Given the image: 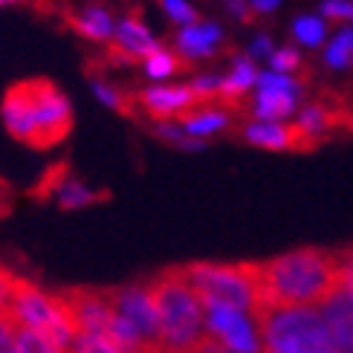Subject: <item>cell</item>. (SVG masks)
<instances>
[{"instance_id": "cell-1", "label": "cell", "mask_w": 353, "mask_h": 353, "mask_svg": "<svg viewBox=\"0 0 353 353\" xmlns=\"http://www.w3.org/2000/svg\"><path fill=\"white\" fill-rule=\"evenodd\" d=\"M342 249L304 246L278 258L258 261L255 278V304L258 307H310L321 304L339 287L342 278Z\"/></svg>"}, {"instance_id": "cell-2", "label": "cell", "mask_w": 353, "mask_h": 353, "mask_svg": "<svg viewBox=\"0 0 353 353\" xmlns=\"http://www.w3.org/2000/svg\"><path fill=\"white\" fill-rule=\"evenodd\" d=\"M0 119L12 139L35 151L55 148L72 130L70 99L47 79H26L12 84L0 101Z\"/></svg>"}, {"instance_id": "cell-3", "label": "cell", "mask_w": 353, "mask_h": 353, "mask_svg": "<svg viewBox=\"0 0 353 353\" xmlns=\"http://www.w3.org/2000/svg\"><path fill=\"white\" fill-rule=\"evenodd\" d=\"M154 310L163 333V353H185L205 327V307L191 290L183 267H168L148 278Z\"/></svg>"}, {"instance_id": "cell-4", "label": "cell", "mask_w": 353, "mask_h": 353, "mask_svg": "<svg viewBox=\"0 0 353 353\" xmlns=\"http://www.w3.org/2000/svg\"><path fill=\"white\" fill-rule=\"evenodd\" d=\"M249 316L261 353H342L325 316L310 307H258Z\"/></svg>"}, {"instance_id": "cell-5", "label": "cell", "mask_w": 353, "mask_h": 353, "mask_svg": "<svg viewBox=\"0 0 353 353\" xmlns=\"http://www.w3.org/2000/svg\"><path fill=\"white\" fill-rule=\"evenodd\" d=\"M183 270L205 310L252 313L258 261H243V263L197 261V263H183Z\"/></svg>"}, {"instance_id": "cell-6", "label": "cell", "mask_w": 353, "mask_h": 353, "mask_svg": "<svg viewBox=\"0 0 353 353\" xmlns=\"http://www.w3.org/2000/svg\"><path fill=\"white\" fill-rule=\"evenodd\" d=\"M9 316L14 319L18 327L50 336L55 345H61L67 350L72 347V342H76V336H79V327H76V321H72L64 292H47L21 275H18V284H14V292H12Z\"/></svg>"}, {"instance_id": "cell-7", "label": "cell", "mask_w": 353, "mask_h": 353, "mask_svg": "<svg viewBox=\"0 0 353 353\" xmlns=\"http://www.w3.org/2000/svg\"><path fill=\"white\" fill-rule=\"evenodd\" d=\"M108 292H110L113 310L139 333V339L151 350L163 353V333H159V319H157V310H154L148 281L125 284V287H108Z\"/></svg>"}, {"instance_id": "cell-8", "label": "cell", "mask_w": 353, "mask_h": 353, "mask_svg": "<svg viewBox=\"0 0 353 353\" xmlns=\"http://www.w3.org/2000/svg\"><path fill=\"white\" fill-rule=\"evenodd\" d=\"M64 299L72 313V321H76V327H79V336L81 333L105 336L108 333L110 316H113V301H110L108 290L72 287V290H64Z\"/></svg>"}, {"instance_id": "cell-9", "label": "cell", "mask_w": 353, "mask_h": 353, "mask_svg": "<svg viewBox=\"0 0 353 353\" xmlns=\"http://www.w3.org/2000/svg\"><path fill=\"white\" fill-rule=\"evenodd\" d=\"M137 101L154 122H176L183 113L197 108V99L188 84H154L142 90Z\"/></svg>"}, {"instance_id": "cell-10", "label": "cell", "mask_w": 353, "mask_h": 353, "mask_svg": "<svg viewBox=\"0 0 353 353\" xmlns=\"http://www.w3.org/2000/svg\"><path fill=\"white\" fill-rule=\"evenodd\" d=\"M38 197H52L61 209H87L99 200L108 197V191H96L90 185H84L72 174H67V165L50 168V174L38 185Z\"/></svg>"}, {"instance_id": "cell-11", "label": "cell", "mask_w": 353, "mask_h": 353, "mask_svg": "<svg viewBox=\"0 0 353 353\" xmlns=\"http://www.w3.org/2000/svg\"><path fill=\"white\" fill-rule=\"evenodd\" d=\"M205 330L234 353H261L255 321L249 325L243 313L234 310H205Z\"/></svg>"}, {"instance_id": "cell-12", "label": "cell", "mask_w": 353, "mask_h": 353, "mask_svg": "<svg viewBox=\"0 0 353 353\" xmlns=\"http://www.w3.org/2000/svg\"><path fill=\"white\" fill-rule=\"evenodd\" d=\"M243 139L255 145V148H267V151H307L319 142L316 137H307L299 125L258 122V119H252L243 128Z\"/></svg>"}, {"instance_id": "cell-13", "label": "cell", "mask_w": 353, "mask_h": 353, "mask_svg": "<svg viewBox=\"0 0 353 353\" xmlns=\"http://www.w3.org/2000/svg\"><path fill=\"white\" fill-rule=\"evenodd\" d=\"M223 41H226V32L217 21H194L176 29L174 50L185 61H205V58H214L220 52Z\"/></svg>"}, {"instance_id": "cell-14", "label": "cell", "mask_w": 353, "mask_h": 353, "mask_svg": "<svg viewBox=\"0 0 353 353\" xmlns=\"http://www.w3.org/2000/svg\"><path fill=\"white\" fill-rule=\"evenodd\" d=\"M319 313L325 316L339 350L353 353V292L339 281V287L319 304Z\"/></svg>"}, {"instance_id": "cell-15", "label": "cell", "mask_w": 353, "mask_h": 353, "mask_svg": "<svg viewBox=\"0 0 353 353\" xmlns=\"http://www.w3.org/2000/svg\"><path fill=\"white\" fill-rule=\"evenodd\" d=\"M113 50H116V55H122L125 61H137V58L145 61L154 50H159V41L137 14H125V18L116 21Z\"/></svg>"}, {"instance_id": "cell-16", "label": "cell", "mask_w": 353, "mask_h": 353, "mask_svg": "<svg viewBox=\"0 0 353 353\" xmlns=\"http://www.w3.org/2000/svg\"><path fill=\"white\" fill-rule=\"evenodd\" d=\"M299 99H301V90H272V87L255 90L252 119H258V122H284L296 113Z\"/></svg>"}, {"instance_id": "cell-17", "label": "cell", "mask_w": 353, "mask_h": 353, "mask_svg": "<svg viewBox=\"0 0 353 353\" xmlns=\"http://www.w3.org/2000/svg\"><path fill=\"white\" fill-rule=\"evenodd\" d=\"M183 130L188 137H197V139H209L220 130H226L229 122H232V113L226 108H217V105H197L191 108L188 113H183L180 119Z\"/></svg>"}, {"instance_id": "cell-18", "label": "cell", "mask_w": 353, "mask_h": 353, "mask_svg": "<svg viewBox=\"0 0 353 353\" xmlns=\"http://www.w3.org/2000/svg\"><path fill=\"white\" fill-rule=\"evenodd\" d=\"M258 67L249 55H234L232 58V67L223 79H220V99L234 105V101H241L249 90H255L258 84Z\"/></svg>"}, {"instance_id": "cell-19", "label": "cell", "mask_w": 353, "mask_h": 353, "mask_svg": "<svg viewBox=\"0 0 353 353\" xmlns=\"http://www.w3.org/2000/svg\"><path fill=\"white\" fill-rule=\"evenodd\" d=\"M72 29H76L79 35H84L87 41L105 43V41H113L116 21L105 6H84L76 18H72Z\"/></svg>"}, {"instance_id": "cell-20", "label": "cell", "mask_w": 353, "mask_h": 353, "mask_svg": "<svg viewBox=\"0 0 353 353\" xmlns=\"http://www.w3.org/2000/svg\"><path fill=\"white\" fill-rule=\"evenodd\" d=\"M290 35L296 38V43H301L304 50H319L325 47L330 32H327V21L321 18L319 12H304V14H296L290 23Z\"/></svg>"}, {"instance_id": "cell-21", "label": "cell", "mask_w": 353, "mask_h": 353, "mask_svg": "<svg viewBox=\"0 0 353 353\" xmlns=\"http://www.w3.org/2000/svg\"><path fill=\"white\" fill-rule=\"evenodd\" d=\"M325 67L350 70L353 67V23H342L325 43Z\"/></svg>"}, {"instance_id": "cell-22", "label": "cell", "mask_w": 353, "mask_h": 353, "mask_svg": "<svg viewBox=\"0 0 353 353\" xmlns=\"http://www.w3.org/2000/svg\"><path fill=\"white\" fill-rule=\"evenodd\" d=\"M142 70H145V76H148V79L163 81V79L176 76V72L183 70V61H180V55H176V52L159 47V50H154V52L142 61Z\"/></svg>"}, {"instance_id": "cell-23", "label": "cell", "mask_w": 353, "mask_h": 353, "mask_svg": "<svg viewBox=\"0 0 353 353\" xmlns=\"http://www.w3.org/2000/svg\"><path fill=\"white\" fill-rule=\"evenodd\" d=\"M18 350L21 353H70L67 347L55 345L50 336L35 333V330H26V327H18Z\"/></svg>"}, {"instance_id": "cell-24", "label": "cell", "mask_w": 353, "mask_h": 353, "mask_svg": "<svg viewBox=\"0 0 353 353\" xmlns=\"http://www.w3.org/2000/svg\"><path fill=\"white\" fill-rule=\"evenodd\" d=\"M307 137H316L319 139V134L321 130H327L330 125H333V119H330V113L321 108V105H307L301 113H299V122H296Z\"/></svg>"}, {"instance_id": "cell-25", "label": "cell", "mask_w": 353, "mask_h": 353, "mask_svg": "<svg viewBox=\"0 0 353 353\" xmlns=\"http://www.w3.org/2000/svg\"><path fill=\"white\" fill-rule=\"evenodd\" d=\"M159 6H163L165 18H168L171 23H176V26H188V23L200 21L197 6L191 3V0H159Z\"/></svg>"}, {"instance_id": "cell-26", "label": "cell", "mask_w": 353, "mask_h": 353, "mask_svg": "<svg viewBox=\"0 0 353 353\" xmlns=\"http://www.w3.org/2000/svg\"><path fill=\"white\" fill-rule=\"evenodd\" d=\"M220 79L223 76H212V72H200V76L191 79V93H194L197 105H209V101L220 99Z\"/></svg>"}, {"instance_id": "cell-27", "label": "cell", "mask_w": 353, "mask_h": 353, "mask_svg": "<svg viewBox=\"0 0 353 353\" xmlns=\"http://www.w3.org/2000/svg\"><path fill=\"white\" fill-rule=\"evenodd\" d=\"M70 353H125L116 342H110L108 336H90V333H81L76 336Z\"/></svg>"}, {"instance_id": "cell-28", "label": "cell", "mask_w": 353, "mask_h": 353, "mask_svg": "<svg viewBox=\"0 0 353 353\" xmlns=\"http://www.w3.org/2000/svg\"><path fill=\"white\" fill-rule=\"evenodd\" d=\"M90 87H93L96 99H99L105 108H110V110H119V113H128V110H130V108H128V99L122 96V90H116L113 84L101 81V79H93V81H90Z\"/></svg>"}, {"instance_id": "cell-29", "label": "cell", "mask_w": 353, "mask_h": 353, "mask_svg": "<svg viewBox=\"0 0 353 353\" xmlns=\"http://www.w3.org/2000/svg\"><path fill=\"white\" fill-rule=\"evenodd\" d=\"M267 64H270V70H275V72H296L299 67H301V52L296 50V47H275L272 50V55L267 58Z\"/></svg>"}, {"instance_id": "cell-30", "label": "cell", "mask_w": 353, "mask_h": 353, "mask_svg": "<svg viewBox=\"0 0 353 353\" xmlns=\"http://www.w3.org/2000/svg\"><path fill=\"white\" fill-rule=\"evenodd\" d=\"M319 14L325 21H339V23H353V0H321Z\"/></svg>"}, {"instance_id": "cell-31", "label": "cell", "mask_w": 353, "mask_h": 353, "mask_svg": "<svg viewBox=\"0 0 353 353\" xmlns=\"http://www.w3.org/2000/svg\"><path fill=\"white\" fill-rule=\"evenodd\" d=\"M0 353H21L18 350V325L9 313H0Z\"/></svg>"}, {"instance_id": "cell-32", "label": "cell", "mask_w": 353, "mask_h": 353, "mask_svg": "<svg viewBox=\"0 0 353 353\" xmlns=\"http://www.w3.org/2000/svg\"><path fill=\"white\" fill-rule=\"evenodd\" d=\"M14 284H18V275H14L12 270H6L3 263H0V313H9Z\"/></svg>"}, {"instance_id": "cell-33", "label": "cell", "mask_w": 353, "mask_h": 353, "mask_svg": "<svg viewBox=\"0 0 353 353\" xmlns=\"http://www.w3.org/2000/svg\"><path fill=\"white\" fill-rule=\"evenodd\" d=\"M275 50V43L267 32H258L252 41H249V47H246V55L252 58V61H263V58H270Z\"/></svg>"}, {"instance_id": "cell-34", "label": "cell", "mask_w": 353, "mask_h": 353, "mask_svg": "<svg viewBox=\"0 0 353 353\" xmlns=\"http://www.w3.org/2000/svg\"><path fill=\"white\" fill-rule=\"evenodd\" d=\"M185 353H234V350H229V347H226L223 342H220V339H214L212 333H203L200 339H197L194 345H191Z\"/></svg>"}, {"instance_id": "cell-35", "label": "cell", "mask_w": 353, "mask_h": 353, "mask_svg": "<svg viewBox=\"0 0 353 353\" xmlns=\"http://www.w3.org/2000/svg\"><path fill=\"white\" fill-rule=\"evenodd\" d=\"M223 12L229 14L232 21H238V23L252 21V9H249L246 0H223Z\"/></svg>"}, {"instance_id": "cell-36", "label": "cell", "mask_w": 353, "mask_h": 353, "mask_svg": "<svg viewBox=\"0 0 353 353\" xmlns=\"http://www.w3.org/2000/svg\"><path fill=\"white\" fill-rule=\"evenodd\" d=\"M246 3L258 18H267V14H275L278 9H281V0H246Z\"/></svg>"}, {"instance_id": "cell-37", "label": "cell", "mask_w": 353, "mask_h": 353, "mask_svg": "<svg viewBox=\"0 0 353 353\" xmlns=\"http://www.w3.org/2000/svg\"><path fill=\"white\" fill-rule=\"evenodd\" d=\"M339 281L353 292V267H342V278H339Z\"/></svg>"}, {"instance_id": "cell-38", "label": "cell", "mask_w": 353, "mask_h": 353, "mask_svg": "<svg viewBox=\"0 0 353 353\" xmlns=\"http://www.w3.org/2000/svg\"><path fill=\"white\" fill-rule=\"evenodd\" d=\"M342 258H345V267H353V246L350 249H342Z\"/></svg>"}, {"instance_id": "cell-39", "label": "cell", "mask_w": 353, "mask_h": 353, "mask_svg": "<svg viewBox=\"0 0 353 353\" xmlns=\"http://www.w3.org/2000/svg\"><path fill=\"white\" fill-rule=\"evenodd\" d=\"M9 3H18V0H0V6H9Z\"/></svg>"}]
</instances>
